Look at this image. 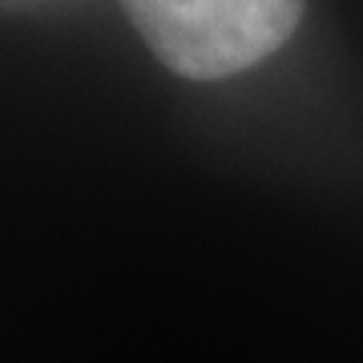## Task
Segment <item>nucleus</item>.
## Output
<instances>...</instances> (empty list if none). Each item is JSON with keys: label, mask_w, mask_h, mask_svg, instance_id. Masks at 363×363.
I'll return each mask as SVG.
<instances>
[{"label": "nucleus", "mask_w": 363, "mask_h": 363, "mask_svg": "<svg viewBox=\"0 0 363 363\" xmlns=\"http://www.w3.org/2000/svg\"><path fill=\"white\" fill-rule=\"evenodd\" d=\"M154 57L178 77L222 81L291 40L303 0H121Z\"/></svg>", "instance_id": "nucleus-1"}]
</instances>
